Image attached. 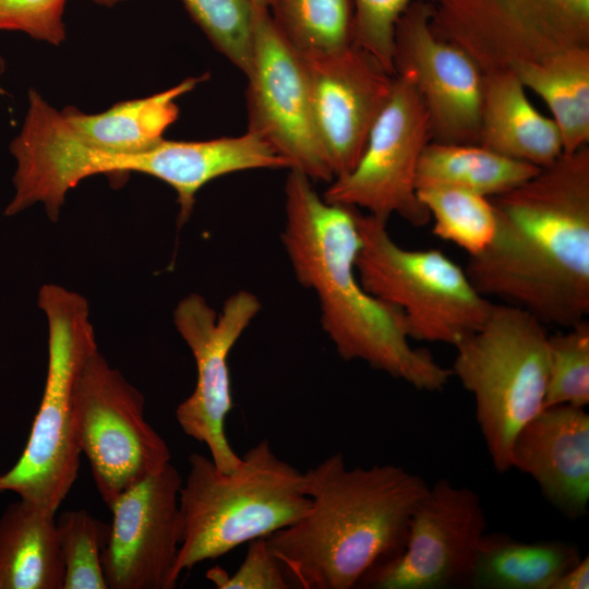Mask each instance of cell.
Masks as SVG:
<instances>
[{
	"instance_id": "obj_22",
	"label": "cell",
	"mask_w": 589,
	"mask_h": 589,
	"mask_svg": "<svg viewBox=\"0 0 589 589\" xmlns=\"http://www.w3.org/2000/svg\"><path fill=\"white\" fill-rule=\"evenodd\" d=\"M526 89L548 105L563 154L589 143V46L572 47L512 68Z\"/></svg>"
},
{
	"instance_id": "obj_1",
	"label": "cell",
	"mask_w": 589,
	"mask_h": 589,
	"mask_svg": "<svg viewBox=\"0 0 589 589\" xmlns=\"http://www.w3.org/2000/svg\"><path fill=\"white\" fill-rule=\"evenodd\" d=\"M490 201L494 237L465 269L476 289L543 324L567 328L587 320L589 146L562 154Z\"/></svg>"
},
{
	"instance_id": "obj_35",
	"label": "cell",
	"mask_w": 589,
	"mask_h": 589,
	"mask_svg": "<svg viewBox=\"0 0 589 589\" xmlns=\"http://www.w3.org/2000/svg\"><path fill=\"white\" fill-rule=\"evenodd\" d=\"M2 94V89L0 88V95Z\"/></svg>"
},
{
	"instance_id": "obj_27",
	"label": "cell",
	"mask_w": 589,
	"mask_h": 589,
	"mask_svg": "<svg viewBox=\"0 0 589 589\" xmlns=\"http://www.w3.org/2000/svg\"><path fill=\"white\" fill-rule=\"evenodd\" d=\"M589 404V322L549 335V374L543 409Z\"/></svg>"
},
{
	"instance_id": "obj_17",
	"label": "cell",
	"mask_w": 589,
	"mask_h": 589,
	"mask_svg": "<svg viewBox=\"0 0 589 589\" xmlns=\"http://www.w3.org/2000/svg\"><path fill=\"white\" fill-rule=\"evenodd\" d=\"M510 468L530 476L544 498L569 519L587 515L589 503V414L585 408L542 409L516 434Z\"/></svg>"
},
{
	"instance_id": "obj_28",
	"label": "cell",
	"mask_w": 589,
	"mask_h": 589,
	"mask_svg": "<svg viewBox=\"0 0 589 589\" xmlns=\"http://www.w3.org/2000/svg\"><path fill=\"white\" fill-rule=\"evenodd\" d=\"M216 50L244 74L252 55L253 4L248 0H181Z\"/></svg>"
},
{
	"instance_id": "obj_31",
	"label": "cell",
	"mask_w": 589,
	"mask_h": 589,
	"mask_svg": "<svg viewBox=\"0 0 589 589\" xmlns=\"http://www.w3.org/2000/svg\"><path fill=\"white\" fill-rule=\"evenodd\" d=\"M68 0H0V31H21L59 45L65 39L63 11Z\"/></svg>"
},
{
	"instance_id": "obj_29",
	"label": "cell",
	"mask_w": 589,
	"mask_h": 589,
	"mask_svg": "<svg viewBox=\"0 0 589 589\" xmlns=\"http://www.w3.org/2000/svg\"><path fill=\"white\" fill-rule=\"evenodd\" d=\"M414 1L431 3L433 0H353V44L371 53L392 74L396 25Z\"/></svg>"
},
{
	"instance_id": "obj_2",
	"label": "cell",
	"mask_w": 589,
	"mask_h": 589,
	"mask_svg": "<svg viewBox=\"0 0 589 589\" xmlns=\"http://www.w3.org/2000/svg\"><path fill=\"white\" fill-rule=\"evenodd\" d=\"M285 216L281 242L294 276L315 293L322 327L340 358L363 361L418 390H443L452 370L411 347L401 313L359 279L356 207L327 202L308 176L289 169Z\"/></svg>"
},
{
	"instance_id": "obj_13",
	"label": "cell",
	"mask_w": 589,
	"mask_h": 589,
	"mask_svg": "<svg viewBox=\"0 0 589 589\" xmlns=\"http://www.w3.org/2000/svg\"><path fill=\"white\" fill-rule=\"evenodd\" d=\"M260 310L257 297L240 290L225 301L218 316L197 293L182 298L173 311L175 326L196 365L195 387L178 405L176 419L188 436L206 445L212 460L225 472L241 462L225 430L232 409L228 357Z\"/></svg>"
},
{
	"instance_id": "obj_4",
	"label": "cell",
	"mask_w": 589,
	"mask_h": 589,
	"mask_svg": "<svg viewBox=\"0 0 589 589\" xmlns=\"http://www.w3.org/2000/svg\"><path fill=\"white\" fill-rule=\"evenodd\" d=\"M189 465L179 494V577L201 562L294 524L311 509L304 473L280 459L268 440L248 449L228 472L199 453L189 456Z\"/></svg>"
},
{
	"instance_id": "obj_33",
	"label": "cell",
	"mask_w": 589,
	"mask_h": 589,
	"mask_svg": "<svg viewBox=\"0 0 589 589\" xmlns=\"http://www.w3.org/2000/svg\"><path fill=\"white\" fill-rule=\"evenodd\" d=\"M95 3L105 5V7H113L120 2H123L125 0H93Z\"/></svg>"
},
{
	"instance_id": "obj_18",
	"label": "cell",
	"mask_w": 589,
	"mask_h": 589,
	"mask_svg": "<svg viewBox=\"0 0 589 589\" xmlns=\"http://www.w3.org/2000/svg\"><path fill=\"white\" fill-rule=\"evenodd\" d=\"M478 144L539 168L563 154L556 123L532 106L513 69L484 73Z\"/></svg>"
},
{
	"instance_id": "obj_9",
	"label": "cell",
	"mask_w": 589,
	"mask_h": 589,
	"mask_svg": "<svg viewBox=\"0 0 589 589\" xmlns=\"http://www.w3.org/2000/svg\"><path fill=\"white\" fill-rule=\"evenodd\" d=\"M436 36L467 52L483 73L589 46V0H433Z\"/></svg>"
},
{
	"instance_id": "obj_21",
	"label": "cell",
	"mask_w": 589,
	"mask_h": 589,
	"mask_svg": "<svg viewBox=\"0 0 589 589\" xmlns=\"http://www.w3.org/2000/svg\"><path fill=\"white\" fill-rule=\"evenodd\" d=\"M581 558L578 548L562 541L524 542L505 533L483 536L468 586L476 589H552Z\"/></svg>"
},
{
	"instance_id": "obj_7",
	"label": "cell",
	"mask_w": 589,
	"mask_h": 589,
	"mask_svg": "<svg viewBox=\"0 0 589 589\" xmlns=\"http://www.w3.org/2000/svg\"><path fill=\"white\" fill-rule=\"evenodd\" d=\"M356 220L359 279L366 291L401 313L410 339L455 347L483 325L493 303L465 269L440 250L400 247L387 221L359 208Z\"/></svg>"
},
{
	"instance_id": "obj_23",
	"label": "cell",
	"mask_w": 589,
	"mask_h": 589,
	"mask_svg": "<svg viewBox=\"0 0 589 589\" xmlns=\"http://www.w3.org/2000/svg\"><path fill=\"white\" fill-rule=\"evenodd\" d=\"M540 169L479 144L429 142L419 158L416 188L450 187L490 199L522 184Z\"/></svg>"
},
{
	"instance_id": "obj_20",
	"label": "cell",
	"mask_w": 589,
	"mask_h": 589,
	"mask_svg": "<svg viewBox=\"0 0 589 589\" xmlns=\"http://www.w3.org/2000/svg\"><path fill=\"white\" fill-rule=\"evenodd\" d=\"M56 514L19 498L0 516V589H63Z\"/></svg>"
},
{
	"instance_id": "obj_30",
	"label": "cell",
	"mask_w": 589,
	"mask_h": 589,
	"mask_svg": "<svg viewBox=\"0 0 589 589\" xmlns=\"http://www.w3.org/2000/svg\"><path fill=\"white\" fill-rule=\"evenodd\" d=\"M218 589H289L280 561L271 549L266 537L249 542L242 564L232 574L216 566L206 573Z\"/></svg>"
},
{
	"instance_id": "obj_5",
	"label": "cell",
	"mask_w": 589,
	"mask_h": 589,
	"mask_svg": "<svg viewBox=\"0 0 589 589\" xmlns=\"http://www.w3.org/2000/svg\"><path fill=\"white\" fill-rule=\"evenodd\" d=\"M39 309L48 326L45 387L27 443L17 461L0 472V493L13 492L50 513L57 510L79 472L81 450L74 421L77 376L98 347L87 300L55 284L40 287Z\"/></svg>"
},
{
	"instance_id": "obj_10",
	"label": "cell",
	"mask_w": 589,
	"mask_h": 589,
	"mask_svg": "<svg viewBox=\"0 0 589 589\" xmlns=\"http://www.w3.org/2000/svg\"><path fill=\"white\" fill-rule=\"evenodd\" d=\"M429 142L430 120L419 92L409 77L395 75L359 161L330 181L324 200L364 209L384 221L398 215L414 227L425 226L431 217L418 197L416 176Z\"/></svg>"
},
{
	"instance_id": "obj_11",
	"label": "cell",
	"mask_w": 589,
	"mask_h": 589,
	"mask_svg": "<svg viewBox=\"0 0 589 589\" xmlns=\"http://www.w3.org/2000/svg\"><path fill=\"white\" fill-rule=\"evenodd\" d=\"M248 130L312 181L334 173L320 139L300 55L280 34L267 8L253 4L248 72Z\"/></svg>"
},
{
	"instance_id": "obj_3",
	"label": "cell",
	"mask_w": 589,
	"mask_h": 589,
	"mask_svg": "<svg viewBox=\"0 0 589 589\" xmlns=\"http://www.w3.org/2000/svg\"><path fill=\"white\" fill-rule=\"evenodd\" d=\"M303 473L311 509L267 542L290 588H357L370 569L402 551L429 485L393 464L349 468L341 453Z\"/></svg>"
},
{
	"instance_id": "obj_19",
	"label": "cell",
	"mask_w": 589,
	"mask_h": 589,
	"mask_svg": "<svg viewBox=\"0 0 589 589\" xmlns=\"http://www.w3.org/2000/svg\"><path fill=\"white\" fill-rule=\"evenodd\" d=\"M205 79L188 77L168 89L117 103L99 113H85L75 107L60 112L73 136L88 147L112 153L142 152L163 141L166 130L178 119L176 99Z\"/></svg>"
},
{
	"instance_id": "obj_25",
	"label": "cell",
	"mask_w": 589,
	"mask_h": 589,
	"mask_svg": "<svg viewBox=\"0 0 589 589\" xmlns=\"http://www.w3.org/2000/svg\"><path fill=\"white\" fill-rule=\"evenodd\" d=\"M418 197L433 219V233L449 241L469 256L486 249L496 230V217L490 199L450 187H425Z\"/></svg>"
},
{
	"instance_id": "obj_32",
	"label": "cell",
	"mask_w": 589,
	"mask_h": 589,
	"mask_svg": "<svg viewBox=\"0 0 589 589\" xmlns=\"http://www.w3.org/2000/svg\"><path fill=\"white\" fill-rule=\"evenodd\" d=\"M589 588V560L581 557L576 564L564 572L553 585L552 589H588Z\"/></svg>"
},
{
	"instance_id": "obj_12",
	"label": "cell",
	"mask_w": 589,
	"mask_h": 589,
	"mask_svg": "<svg viewBox=\"0 0 589 589\" xmlns=\"http://www.w3.org/2000/svg\"><path fill=\"white\" fill-rule=\"evenodd\" d=\"M486 527L480 495L441 479L417 502L402 551L370 569L357 588L446 589L468 585Z\"/></svg>"
},
{
	"instance_id": "obj_15",
	"label": "cell",
	"mask_w": 589,
	"mask_h": 589,
	"mask_svg": "<svg viewBox=\"0 0 589 589\" xmlns=\"http://www.w3.org/2000/svg\"><path fill=\"white\" fill-rule=\"evenodd\" d=\"M182 478L170 462L109 505L112 522L101 565L108 589H172L182 542Z\"/></svg>"
},
{
	"instance_id": "obj_8",
	"label": "cell",
	"mask_w": 589,
	"mask_h": 589,
	"mask_svg": "<svg viewBox=\"0 0 589 589\" xmlns=\"http://www.w3.org/2000/svg\"><path fill=\"white\" fill-rule=\"evenodd\" d=\"M144 406L143 394L98 349L88 357L74 388L75 433L107 506L171 462Z\"/></svg>"
},
{
	"instance_id": "obj_14",
	"label": "cell",
	"mask_w": 589,
	"mask_h": 589,
	"mask_svg": "<svg viewBox=\"0 0 589 589\" xmlns=\"http://www.w3.org/2000/svg\"><path fill=\"white\" fill-rule=\"evenodd\" d=\"M431 4L412 2L399 17L394 37V75L409 77L426 108L431 142L478 144L484 73L456 45L436 36Z\"/></svg>"
},
{
	"instance_id": "obj_26",
	"label": "cell",
	"mask_w": 589,
	"mask_h": 589,
	"mask_svg": "<svg viewBox=\"0 0 589 589\" xmlns=\"http://www.w3.org/2000/svg\"><path fill=\"white\" fill-rule=\"evenodd\" d=\"M56 526L64 567L63 589H108L101 553L110 525L76 509L56 515Z\"/></svg>"
},
{
	"instance_id": "obj_6",
	"label": "cell",
	"mask_w": 589,
	"mask_h": 589,
	"mask_svg": "<svg viewBox=\"0 0 589 589\" xmlns=\"http://www.w3.org/2000/svg\"><path fill=\"white\" fill-rule=\"evenodd\" d=\"M528 311L493 303L483 325L455 346L453 375L473 395L476 418L494 469L509 471L518 431L542 409L549 334Z\"/></svg>"
},
{
	"instance_id": "obj_34",
	"label": "cell",
	"mask_w": 589,
	"mask_h": 589,
	"mask_svg": "<svg viewBox=\"0 0 589 589\" xmlns=\"http://www.w3.org/2000/svg\"><path fill=\"white\" fill-rule=\"evenodd\" d=\"M250 3L252 4H257V5H262V7H265L268 9L271 2L273 0H248Z\"/></svg>"
},
{
	"instance_id": "obj_24",
	"label": "cell",
	"mask_w": 589,
	"mask_h": 589,
	"mask_svg": "<svg viewBox=\"0 0 589 589\" xmlns=\"http://www.w3.org/2000/svg\"><path fill=\"white\" fill-rule=\"evenodd\" d=\"M268 11L300 55L332 52L354 43L353 0H273Z\"/></svg>"
},
{
	"instance_id": "obj_16",
	"label": "cell",
	"mask_w": 589,
	"mask_h": 589,
	"mask_svg": "<svg viewBox=\"0 0 589 589\" xmlns=\"http://www.w3.org/2000/svg\"><path fill=\"white\" fill-rule=\"evenodd\" d=\"M300 57L315 125L335 179L359 161L395 75L356 44Z\"/></svg>"
}]
</instances>
